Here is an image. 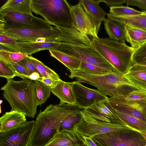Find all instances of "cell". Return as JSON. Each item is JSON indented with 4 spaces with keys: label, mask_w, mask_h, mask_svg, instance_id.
Wrapping results in <instances>:
<instances>
[{
    "label": "cell",
    "mask_w": 146,
    "mask_h": 146,
    "mask_svg": "<svg viewBox=\"0 0 146 146\" xmlns=\"http://www.w3.org/2000/svg\"><path fill=\"white\" fill-rule=\"evenodd\" d=\"M124 76L132 86L138 90L146 92V67L143 65L134 64Z\"/></svg>",
    "instance_id": "cell-18"
},
{
    "label": "cell",
    "mask_w": 146,
    "mask_h": 146,
    "mask_svg": "<svg viewBox=\"0 0 146 146\" xmlns=\"http://www.w3.org/2000/svg\"><path fill=\"white\" fill-rule=\"evenodd\" d=\"M84 136L75 130L58 132L45 146H79L85 144Z\"/></svg>",
    "instance_id": "cell-17"
},
{
    "label": "cell",
    "mask_w": 146,
    "mask_h": 146,
    "mask_svg": "<svg viewBox=\"0 0 146 146\" xmlns=\"http://www.w3.org/2000/svg\"><path fill=\"white\" fill-rule=\"evenodd\" d=\"M35 84V94L38 106L45 102L50 94V88L42 82L34 81Z\"/></svg>",
    "instance_id": "cell-31"
},
{
    "label": "cell",
    "mask_w": 146,
    "mask_h": 146,
    "mask_svg": "<svg viewBox=\"0 0 146 146\" xmlns=\"http://www.w3.org/2000/svg\"><path fill=\"white\" fill-rule=\"evenodd\" d=\"M70 13L73 27L80 33L97 38L102 22L95 19L79 2L70 5Z\"/></svg>",
    "instance_id": "cell-11"
},
{
    "label": "cell",
    "mask_w": 146,
    "mask_h": 146,
    "mask_svg": "<svg viewBox=\"0 0 146 146\" xmlns=\"http://www.w3.org/2000/svg\"><path fill=\"white\" fill-rule=\"evenodd\" d=\"M32 12L42 17L50 25L74 28L70 5L65 0H31Z\"/></svg>",
    "instance_id": "cell-5"
},
{
    "label": "cell",
    "mask_w": 146,
    "mask_h": 146,
    "mask_svg": "<svg viewBox=\"0 0 146 146\" xmlns=\"http://www.w3.org/2000/svg\"><path fill=\"white\" fill-rule=\"evenodd\" d=\"M76 104L81 109H86L108 97L98 90L87 88L77 81L72 82Z\"/></svg>",
    "instance_id": "cell-15"
},
{
    "label": "cell",
    "mask_w": 146,
    "mask_h": 146,
    "mask_svg": "<svg viewBox=\"0 0 146 146\" xmlns=\"http://www.w3.org/2000/svg\"><path fill=\"white\" fill-rule=\"evenodd\" d=\"M79 106L60 102L50 104L37 115L29 146H45L58 132L60 125L66 117L81 110Z\"/></svg>",
    "instance_id": "cell-1"
},
{
    "label": "cell",
    "mask_w": 146,
    "mask_h": 146,
    "mask_svg": "<svg viewBox=\"0 0 146 146\" xmlns=\"http://www.w3.org/2000/svg\"><path fill=\"white\" fill-rule=\"evenodd\" d=\"M91 137L97 146H145L146 144L143 133L133 129L110 132Z\"/></svg>",
    "instance_id": "cell-6"
},
{
    "label": "cell",
    "mask_w": 146,
    "mask_h": 146,
    "mask_svg": "<svg viewBox=\"0 0 146 146\" xmlns=\"http://www.w3.org/2000/svg\"><path fill=\"white\" fill-rule=\"evenodd\" d=\"M104 22L105 29L110 38L120 42H125V25L108 18L106 19Z\"/></svg>",
    "instance_id": "cell-22"
},
{
    "label": "cell",
    "mask_w": 146,
    "mask_h": 146,
    "mask_svg": "<svg viewBox=\"0 0 146 146\" xmlns=\"http://www.w3.org/2000/svg\"><path fill=\"white\" fill-rule=\"evenodd\" d=\"M111 106L113 111L129 126L136 130L146 131V123L127 113L117 110Z\"/></svg>",
    "instance_id": "cell-27"
},
{
    "label": "cell",
    "mask_w": 146,
    "mask_h": 146,
    "mask_svg": "<svg viewBox=\"0 0 146 146\" xmlns=\"http://www.w3.org/2000/svg\"><path fill=\"white\" fill-rule=\"evenodd\" d=\"M16 76L13 71L7 65L0 61V77L7 80L13 79Z\"/></svg>",
    "instance_id": "cell-37"
},
{
    "label": "cell",
    "mask_w": 146,
    "mask_h": 146,
    "mask_svg": "<svg viewBox=\"0 0 146 146\" xmlns=\"http://www.w3.org/2000/svg\"><path fill=\"white\" fill-rule=\"evenodd\" d=\"M53 27L45 20L33 14L0 12V31L17 28L50 29Z\"/></svg>",
    "instance_id": "cell-8"
},
{
    "label": "cell",
    "mask_w": 146,
    "mask_h": 146,
    "mask_svg": "<svg viewBox=\"0 0 146 146\" xmlns=\"http://www.w3.org/2000/svg\"><path fill=\"white\" fill-rule=\"evenodd\" d=\"M145 136L146 139V131H141ZM145 146H146V144Z\"/></svg>",
    "instance_id": "cell-45"
},
{
    "label": "cell",
    "mask_w": 146,
    "mask_h": 146,
    "mask_svg": "<svg viewBox=\"0 0 146 146\" xmlns=\"http://www.w3.org/2000/svg\"><path fill=\"white\" fill-rule=\"evenodd\" d=\"M143 65L144 66H145L146 67V65Z\"/></svg>",
    "instance_id": "cell-47"
},
{
    "label": "cell",
    "mask_w": 146,
    "mask_h": 146,
    "mask_svg": "<svg viewBox=\"0 0 146 146\" xmlns=\"http://www.w3.org/2000/svg\"><path fill=\"white\" fill-rule=\"evenodd\" d=\"M0 45H9L15 44L17 41L0 33Z\"/></svg>",
    "instance_id": "cell-42"
},
{
    "label": "cell",
    "mask_w": 146,
    "mask_h": 146,
    "mask_svg": "<svg viewBox=\"0 0 146 146\" xmlns=\"http://www.w3.org/2000/svg\"><path fill=\"white\" fill-rule=\"evenodd\" d=\"M55 49L77 59L81 62L91 64L111 72H118L91 44L89 46H83L61 42Z\"/></svg>",
    "instance_id": "cell-7"
},
{
    "label": "cell",
    "mask_w": 146,
    "mask_h": 146,
    "mask_svg": "<svg viewBox=\"0 0 146 146\" xmlns=\"http://www.w3.org/2000/svg\"><path fill=\"white\" fill-rule=\"evenodd\" d=\"M107 100L114 109L130 115L146 123V98L127 101L120 98L109 97Z\"/></svg>",
    "instance_id": "cell-14"
},
{
    "label": "cell",
    "mask_w": 146,
    "mask_h": 146,
    "mask_svg": "<svg viewBox=\"0 0 146 146\" xmlns=\"http://www.w3.org/2000/svg\"><path fill=\"white\" fill-rule=\"evenodd\" d=\"M141 14L123 17H116L110 13L107 16L108 19L113 20L124 25L129 24L146 31V11Z\"/></svg>",
    "instance_id": "cell-24"
},
{
    "label": "cell",
    "mask_w": 146,
    "mask_h": 146,
    "mask_svg": "<svg viewBox=\"0 0 146 146\" xmlns=\"http://www.w3.org/2000/svg\"><path fill=\"white\" fill-rule=\"evenodd\" d=\"M96 50L122 74H125L134 64L132 55L136 49L110 38H94L91 44Z\"/></svg>",
    "instance_id": "cell-3"
},
{
    "label": "cell",
    "mask_w": 146,
    "mask_h": 146,
    "mask_svg": "<svg viewBox=\"0 0 146 146\" xmlns=\"http://www.w3.org/2000/svg\"><path fill=\"white\" fill-rule=\"evenodd\" d=\"M127 101H134L146 98V92L141 90L135 88L125 94L119 96Z\"/></svg>",
    "instance_id": "cell-35"
},
{
    "label": "cell",
    "mask_w": 146,
    "mask_h": 146,
    "mask_svg": "<svg viewBox=\"0 0 146 146\" xmlns=\"http://www.w3.org/2000/svg\"><path fill=\"white\" fill-rule=\"evenodd\" d=\"M48 50L51 56L61 62L70 70L79 69L81 62L80 60L55 49Z\"/></svg>",
    "instance_id": "cell-26"
},
{
    "label": "cell",
    "mask_w": 146,
    "mask_h": 146,
    "mask_svg": "<svg viewBox=\"0 0 146 146\" xmlns=\"http://www.w3.org/2000/svg\"><path fill=\"white\" fill-rule=\"evenodd\" d=\"M85 140V144L86 146H97L92 140L91 137L84 136Z\"/></svg>",
    "instance_id": "cell-43"
},
{
    "label": "cell",
    "mask_w": 146,
    "mask_h": 146,
    "mask_svg": "<svg viewBox=\"0 0 146 146\" xmlns=\"http://www.w3.org/2000/svg\"><path fill=\"white\" fill-rule=\"evenodd\" d=\"M18 63L23 67L30 75L34 72L38 73L29 56H27Z\"/></svg>",
    "instance_id": "cell-38"
},
{
    "label": "cell",
    "mask_w": 146,
    "mask_h": 146,
    "mask_svg": "<svg viewBox=\"0 0 146 146\" xmlns=\"http://www.w3.org/2000/svg\"><path fill=\"white\" fill-rule=\"evenodd\" d=\"M132 59L134 64L146 65V42L136 49Z\"/></svg>",
    "instance_id": "cell-33"
},
{
    "label": "cell",
    "mask_w": 146,
    "mask_h": 146,
    "mask_svg": "<svg viewBox=\"0 0 146 146\" xmlns=\"http://www.w3.org/2000/svg\"><path fill=\"white\" fill-rule=\"evenodd\" d=\"M79 69L94 75H102L112 72L94 65L84 62H81Z\"/></svg>",
    "instance_id": "cell-34"
},
{
    "label": "cell",
    "mask_w": 146,
    "mask_h": 146,
    "mask_svg": "<svg viewBox=\"0 0 146 146\" xmlns=\"http://www.w3.org/2000/svg\"><path fill=\"white\" fill-rule=\"evenodd\" d=\"M27 56L21 52L10 51L0 46V61L5 64L18 63Z\"/></svg>",
    "instance_id": "cell-29"
},
{
    "label": "cell",
    "mask_w": 146,
    "mask_h": 146,
    "mask_svg": "<svg viewBox=\"0 0 146 146\" xmlns=\"http://www.w3.org/2000/svg\"><path fill=\"white\" fill-rule=\"evenodd\" d=\"M58 41L44 42H19L9 45H0L4 48L10 51L19 52L29 56L40 51L55 49L60 43Z\"/></svg>",
    "instance_id": "cell-16"
},
{
    "label": "cell",
    "mask_w": 146,
    "mask_h": 146,
    "mask_svg": "<svg viewBox=\"0 0 146 146\" xmlns=\"http://www.w3.org/2000/svg\"><path fill=\"white\" fill-rule=\"evenodd\" d=\"M35 123L26 121L21 125L0 132V146H29Z\"/></svg>",
    "instance_id": "cell-10"
},
{
    "label": "cell",
    "mask_w": 146,
    "mask_h": 146,
    "mask_svg": "<svg viewBox=\"0 0 146 146\" xmlns=\"http://www.w3.org/2000/svg\"><path fill=\"white\" fill-rule=\"evenodd\" d=\"M71 78L87 84L97 88L102 94L110 97L117 96L123 85L132 86L127 78L117 72H112L102 75H94L77 69L70 70Z\"/></svg>",
    "instance_id": "cell-4"
},
{
    "label": "cell",
    "mask_w": 146,
    "mask_h": 146,
    "mask_svg": "<svg viewBox=\"0 0 146 146\" xmlns=\"http://www.w3.org/2000/svg\"><path fill=\"white\" fill-rule=\"evenodd\" d=\"M6 64L13 71L16 76L20 77L23 79H29V74L23 67L18 63Z\"/></svg>",
    "instance_id": "cell-36"
},
{
    "label": "cell",
    "mask_w": 146,
    "mask_h": 146,
    "mask_svg": "<svg viewBox=\"0 0 146 146\" xmlns=\"http://www.w3.org/2000/svg\"><path fill=\"white\" fill-rule=\"evenodd\" d=\"M41 76L39 73L34 72L29 76V79L34 81L37 80Z\"/></svg>",
    "instance_id": "cell-44"
},
{
    "label": "cell",
    "mask_w": 146,
    "mask_h": 146,
    "mask_svg": "<svg viewBox=\"0 0 146 146\" xmlns=\"http://www.w3.org/2000/svg\"><path fill=\"white\" fill-rule=\"evenodd\" d=\"M81 111L73 112L64 119L60 125L58 132L64 129L75 131L76 126L81 121L82 117Z\"/></svg>",
    "instance_id": "cell-28"
},
{
    "label": "cell",
    "mask_w": 146,
    "mask_h": 146,
    "mask_svg": "<svg viewBox=\"0 0 146 146\" xmlns=\"http://www.w3.org/2000/svg\"><path fill=\"white\" fill-rule=\"evenodd\" d=\"M82 111L93 120L110 124L127 125L112 110L107 100L98 102Z\"/></svg>",
    "instance_id": "cell-13"
},
{
    "label": "cell",
    "mask_w": 146,
    "mask_h": 146,
    "mask_svg": "<svg viewBox=\"0 0 146 146\" xmlns=\"http://www.w3.org/2000/svg\"><path fill=\"white\" fill-rule=\"evenodd\" d=\"M0 12L32 15L31 0H9L1 7Z\"/></svg>",
    "instance_id": "cell-23"
},
{
    "label": "cell",
    "mask_w": 146,
    "mask_h": 146,
    "mask_svg": "<svg viewBox=\"0 0 146 146\" xmlns=\"http://www.w3.org/2000/svg\"><path fill=\"white\" fill-rule=\"evenodd\" d=\"M100 2H102L105 3L107 6L111 7H118L122 6V5L126 3V0H99Z\"/></svg>",
    "instance_id": "cell-41"
},
{
    "label": "cell",
    "mask_w": 146,
    "mask_h": 146,
    "mask_svg": "<svg viewBox=\"0 0 146 146\" xmlns=\"http://www.w3.org/2000/svg\"><path fill=\"white\" fill-rule=\"evenodd\" d=\"M24 113L11 110L5 113L0 118V132L19 126L26 121Z\"/></svg>",
    "instance_id": "cell-19"
},
{
    "label": "cell",
    "mask_w": 146,
    "mask_h": 146,
    "mask_svg": "<svg viewBox=\"0 0 146 146\" xmlns=\"http://www.w3.org/2000/svg\"><path fill=\"white\" fill-rule=\"evenodd\" d=\"M126 3L127 6H135L143 11H146V0H127Z\"/></svg>",
    "instance_id": "cell-39"
},
{
    "label": "cell",
    "mask_w": 146,
    "mask_h": 146,
    "mask_svg": "<svg viewBox=\"0 0 146 146\" xmlns=\"http://www.w3.org/2000/svg\"><path fill=\"white\" fill-rule=\"evenodd\" d=\"M56 27L50 29L30 28L4 29L0 33L19 42H44L56 41V39L61 34Z\"/></svg>",
    "instance_id": "cell-9"
},
{
    "label": "cell",
    "mask_w": 146,
    "mask_h": 146,
    "mask_svg": "<svg viewBox=\"0 0 146 146\" xmlns=\"http://www.w3.org/2000/svg\"><path fill=\"white\" fill-rule=\"evenodd\" d=\"M29 56L42 77H45L57 81L61 80L60 76L52 70L46 66L37 59L31 56Z\"/></svg>",
    "instance_id": "cell-30"
},
{
    "label": "cell",
    "mask_w": 146,
    "mask_h": 146,
    "mask_svg": "<svg viewBox=\"0 0 146 146\" xmlns=\"http://www.w3.org/2000/svg\"><path fill=\"white\" fill-rule=\"evenodd\" d=\"M37 80L43 83L50 89L54 88L60 81L55 80L49 78L42 76Z\"/></svg>",
    "instance_id": "cell-40"
},
{
    "label": "cell",
    "mask_w": 146,
    "mask_h": 146,
    "mask_svg": "<svg viewBox=\"0 0 146 146\" xmlns=\"http://www.w3.org/2000/svg\"><path fill=\"white\" fill-rule=\"evenodd\" d=\"M81 113V121L76 126L75 130L84 137H91L99 134L121 130L135 129L127 125L97 121L85 114L82 111Z\"/></svg>",
    "instance_id": "cell-12"
},
{
    "label": "cell",
    "mask_w": 146,
    "mask_h": 146,
    "mask_svg": "<svg viewBox=\"0 0 146 146\" xmlns=\"http://www.w3.org/2000/svg\"><path fill=\"white\" fill-rule=\"evenodd\" d=\"M110 14L116 17H123L141 14L142 11H137L128 6H120L110 7Z\"/></svg>",
    "instance_id": "cell-32"
},
{
    "label": "cell",
    "mask_w": 146,
    "mask_h": 146,
    "mask_svg": "<svg viewBox=\"0 0 146 146\" xmlns=\"http://www.w3.org/2000/svg\"><path fill=\"white\" fill-rule=\"evenodd\" d=\"M86 146V145L85 144H84L83 145H81V146Z\"/></svg>",
    "instance_id": "cell-46"
},
{
    "label": "cell",
    "mask_w": 146,
    "mask_h": 146,
    "mask_svg": "<svg viewBox=\"0 0 146 146\" xmlns=\"http://www.w3.org/2000/svg\"><path fill=\"white\" fill-rule=\"evenodd\" d=\"M125 29L126 40L131 47L136 49L146 42V31L128 24Z\"/></svg>",
    "instance_id": "cell-21"
},
{
    "label": "cell",
    "mask_w": 146,
    "mask_h": 146,
    "mask_svg": "<svg viewBox=\"0 0 146 146\" xmlns=\"http://www.w3.org/2000/svg\"><path fill=\"white\" fill-rule=\"evenodd\" d=\"M79 2L96 20L102 22L106 19L108 13L99 6V0H80Z\"/></svg>",
    "instance_id": "cell-25"
},
{
    "label": "cell",
    "mask_w": 146,
    "mask_h": 146,
    "mask_svg": "<svg viewBox=\"0 0 146 146\" xmlns=\"http://www.w3.org/2000/svg\"><path fill=\"white\" fill-rule=\"evenodd\" d=\"M50 90L52 93L60 99V102L71 105L75 104L72 82H64L61 80L54 88Z\"/></svg>",
    "instance_id": "cell-20"
},
{
    "label": "cell",
    "mask_w": 146,
    "mask_h": 146,
    "mask_svg": "<svg viewBox=\"0 0 146 146\" xmlns=\"http://www.w3.org/2000/svg\"><path fill=\"white\" fill-rule=\"evenodd\" d=\"M1 90L3 91V98L8 102L11 110L21 112L29 117H35L38 105L34 81L27 79L19 81L8 79Z\"/></svg>",
    "instance_id": "cell-2"
}]
</instances>
